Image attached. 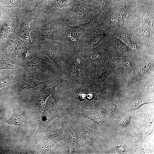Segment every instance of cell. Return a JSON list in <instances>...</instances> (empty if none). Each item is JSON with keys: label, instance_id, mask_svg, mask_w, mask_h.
<instances>
[{"label": "cell", "instance_id": "cell-1", "mask_svg": "<svg viewBox=\"0 0 154 154\" xmlns=\"http://www.w3.org/2000/svg\"><path fill=\"white\" fill-rule=\"evenodd\" d=\"M39 55L33 42L25 40L14 33L0 45V58L12 64L26 62Z\"/></svg>", "mask_w": 154, "mask_h": 154}, {"label": "cell", "instance_id": "cell-2", "mask_svg": "<svg viewBox=\"0 0 154 154\" xmlns=\"http://www.w3.org/2000/svg\"><path fill=\"white\" fill-rule=\"evenodd\" d=\"M15 64L22 66L28 76L38 81L53 80L59 82L64 80L59 68L46 56L41 58L38 55L29 61Z\"/></svg>", "mask_w": 154, "mask_h": 154}, {"label": "cell", "instance_id": "cell-3", "mask_svg": "<svg viewBox=\"0 0 154 154\" xmlns=\"http://www.w3.org/2000/svg\"><path fill=\"white\" fill-rule=\"evenodd\" d=\"M63 62L67 77L60 83V86L72 90L83 87L85 81V65L82 54L76 50L66 49Z\"/></svg>", "mask_w": 154, "mask_h": 154}, {"label": "cell", "instance_id": "cell-4", "mask_svg": "<svg viewBox=\"0 0 154 154\" xmlns=\"http://www.w3.org/2000/svg\"><path fill=\"white\" fill-rule=\"evenodd\" d=\"M84 62L85 79L83 87L102 92L101 84L111 71L105 62Z\"/></svg>", "mask_w": 154, "mask_h": 154}, {"label": "cell", "instance_id": "cell-5", "mask_svg": "<svg viewBox=\"0 0 154 154\" xmlns=\"http://www.w3.org/2000/svg\"><path fill=\"white\" fill-rule=\"evenodd\" d=\"M40 54L44 55L52 60L60 69L64 78L67 77L64 64L66 49L63 43L55 40H46L33 42Z\"/></svg>", "mask_w": 154, "mask_h": 154}, {"label": "cell", "instance_id": "cell-6", "mask_svg": "<svg viewBox=\"0 0 154 154\" xmlns=\"http://www.w3.org/2000/svg\"><path fill=\"white\" fill-rule=\"evenodd\" d=\"M90 22L72 26L62 19H58V27L65 48L70 50H76L78 42L82 35L89 27Z\"/></svg>", "mask_w": 154, "mask_h": 154}, {"label": "cell", "instance_id": "cell-7", "mask_svg": "<svg viewBox=\"0 0 154 154\" xmlns=\"http://www.w3.org/2000/svg\"><path fill=\"white\" fill-rule=\"evenodd\" d=\"M12 9L16 22L14 33L25 40L32 42L30 36L31 29L29 25L31 21L35 20L34 8L31 10L18 8Z\"/></svg>", "mask_w": 154, "mask_h": 154}, {"label": "cell", "instance_id": "cell-8", "mask_svg": "<svg viewBox=\"0 0 154 154\" xmlns=\"http://www.w3.org/2000/svg\"><path fill=\"white\" fill-rule=\"evenodd\" d=\"M90 13L85 0H72L70 9L60 19L71 26H77L88 22Z\"/></svg>", "mask_w": 154, "mask_h": 154}, {"label": "cell", "instance_id": "cell-9", "mask_svg": "<svg viewBox=\"0 0 154 154\" xmlns=\"http://www.w3.org/2000/svg\"><path fill=\"white\" fill-rule=\"evenodd\" d=\"M58 18H54L41 26L31 28L30 36L33 42L44 40H55L63 42L58 27Z\"/></svg>", "mask_w": 154, "mask_h": 154}, {"label": "cell", "instance_id": "cell-10", "mask_svg": "<svg viewBox=\"0 0 154 154\" xmlns=\"http://www.w3.org/2000/svg\"><path fill=\"white\" fill-rule=\"evenodd\" d=\"M105 62L110 69L120 79L126 82L134 69L135 61L127 58H110Z\"/></svg>", "mask_w": 154, "mask_h": 154}, {"label": "cell", "instance_id": "cell-11", "mask_svg": "<svg viewBox=\"0 0 154 154\" xmlns=\"http://www.w3.org/2000/svg\"><path fill=\"white\" fill-rule=\"evenodd\" d=\"M56 92L48 97L44 110L38 120L39 124L36 134L44 132L51 121L59 115L57 106L60 98Z\"/></svg>", "mask_w": 154, "mask_h": 154}, {"label": "cell", "instance_id": "cell-12", "mask_svg": "<svg viewBox=\"0 0 154 154\" xmlns=\"http://www.w3.org/2000/svg\"><path fill=\"white\" fill-rule=\"evenodd\" d=\"M135 61V67L126 83L133 84L154 74L153 58H141Z\"/></svg>", "mask_w": 154, "mask_h": 154}, {"label": "cell", "instance_id": "cell-13", "mask_svg": "<svg viewBox=\"0 0 154 154\" xmlns=\"http://www.w3.org/2000/svg\"><path fill=\"white\" fill-rule=\"evenodd\" d=\"M16 24L12 9H7L0 20V45L11 34L14 33Z\"/></svg>", "mask_w": 154, "mask_h": 154}, {"label": "cell", "instance_id": "cell-14", "mask_svg": "<svg viewBox=\"0 0 154 154\" xmlns=\"http://www.w3.org/2000/svg\"><path fill=\"white\" fill-rule=\"evenodd\" d=\"M36 0H0V6L5 9L23 8L31 10L37 5Z\"/></svg>", "mask_w": 154, "mask_h": 154}, {"label": "cell", "instance_id": "cell-15", "mask_svg": "<svg viewBox=\"0 0 154 154\" xmlns=\"http://www.w3.org/2000/svg\"><path fill=\"white\" fill-rule=\"evenodd\" d=\"M63 81H61L54 86L48 88H46V84H43L42 88L39 91L34 92L33 98L37 106L39 108H42L45 104L47 99L51 95L56 92V88Z\"/></svg>", "mask_w": 154, "mask_h": 154}, {"label": "cell", "instance_id": "cell-16", "mask_svg": "<svg viewBox=\"0 0 154 154\" xmlns=\"http://www.w3.org/2000/svg\"><path fill=\"white\" fill-rule=\"evenodd\" d=\"M54 81H55L53 80H48L44 81H38L35 78H31L25 72L21 80L12 86H15V87L17 88V90L19 92L34 88L40 85L47 84Z\"/></svg>", "mask_w": 154, "mask_h": 154}, {"label": "cell", "instance_id": "cell-17", "mask_svg": "<svg viewBox=\"0 0 154 154\" xmlns=\"http://www.w3.org/2000/svg\"><path fill=\"white\" fill-rule=\"evenodd\" d=\"M21 69H15L3 77L0 78V89L12 86L20 81L25 72Z\"/></svg>", "mask_w": 154, "mask_h": 154}, {"label": "cell", "instance_id": "cell-18", "mask_svg": "<svg viewBox=\"0 0 154 154\" xmlns=\"http://www.w3.org/2000/svg\"><path fill=\"white\" fill-rule=\"evenodd\" d=\"M79 138L77 131L74 126L66 125L62 138L65 142L77 148L79 145Z\"/></svg>", "mask_w": 154, "mask_h": 154}, {"label": "cell", "instance_id": "cell-19", "mask_svg": "<svg viewBox=\"0 0 154 154\" xmlns=\"http://www.w3.org/2000/svg\"><path fill=\"white\" fill-rule=\"evenodd\" d=\"M153 100L150 97L145 96L141 92L137 93L131 100L130 110H133L139 109L142 105L145 104H152Z\"/></svg>", "mask_w": 154, "mask_h": 154}, {"label": "cell", "instance_id": "cell-20", "mask_svg": "<svg viewBox=\"0 0 154 154\" xmlns=\"http://www.w3.org/2000/svg\"><path fill=\"white\" fill-rule=\"evenodd\" d=\"M80 116L88 118L99 125H102L104 121L100 113L96 110H81L78 112Z\"/></svg>", "mask_w": 154, "mask_h": 154}, {"label": "cell", "instance_id": "cell-21", "mask_svg": "<svg viewBox=\"0 0 154 154\" xmlns=\"http://www.w3.org/2000/svg\"><path fill=\"white\" fill-rule=\"evenodd\" d=\"M66 125V123L65 122L59 125L48 135V138L49 140H55L59 141L62 139Z\"/></svg>", "mask_w": 154, "mask_h": 154}, {"label": "cell", "instance_id": "cell-22", "mask_svg": "<svg viewBox=\"0 0 154 154\" xmlns=\"http://www.w3.org/2000/svg\"><path fill=\"white\" fill-rule=\"evenodd\" d=\"M24 121V118L22 114L13 108L12 115L5 122L10 125L22 126Z\"/></svg>", "mask_w": 154, "mask_h": 154}, {"label": "cell", "instance_id": "cell-23", "mask_svg": "<svg viewBox=\"0 0 154 154\" xmlns=\"http://www.w3.org/2000/svg\"><path fill=\"white\" fill-rule=\"evenodd\" d=\"M83 126L85 141L88 146L92 147L94 144V141L92 133L87 126L83 124Z\"/></svg>", "mask_w": 154, "mask_h": 154}, {"label": "cell", "instance_id": "cell-24", "mask_svg": "<svg viewBox=\"0 0 154 154\" xmlns=\"http://www.w3.org/2000/svg\"><path fill=\"white\" fill-rule=\"evenodd\" d=\"M21 67L10 64L5 60L0 58V70L4 69L15 70L21 69Z\"/></svg>", "mask_w": 154, "mask_h": 154}, {"label": "cell", "instance_id": "cell-25", "mask_svg": "<svg viewBox=\"0 0 154 154\" xmlns=\"http://www.w3.org/2000/svg\"><path fill=\"white\" fill-rule=\"evenodd\" d=\"M116 145L119 152L121 153H125L127 152L126 149L120 141H117L116 142Z\"/></svg>", "mask_w": 154, "mask_h": 154}, {"label": "cell", "instance_id": "cell-26", "mask_svg": "<svg viewBox=\"0 0 154 154\" xmlns=\"http://www.w3.org/2000/svg\"><path fill=\"white\" fill-rule=\"evenodd\" d=\"M131 119V117L130 116L125 117L121 120L120 123L123 127H126L129 124Z\"/></svg>", "mask_w": 154, "mask_h": 154}, {"label": "cell", "instance_id": "cell-27", "mask_svg": "<svg viewBox=\"0 0 154 154\" xmlns=\"http://www.w3.org/2000/svg\"><path fill=\"white\" fill-rule=\"evenodd\" d=\"M76 148L74 145H68V153L69 154H74L76 153Z\"/></svg>", "mask_w": 154, "mask_h": 154}, {"label": "cell", "instance_id": "cell-28", "mask_svg": "<svg viewBox=\"0 0 154 154\" xmlns=\"http://www.w3.org/2000/svg\"><path fill=\"white\" fill-rule=\"evenodd\" d=\"M87 94L85 93H82L77 96L78 99L80 100H84L87 98Z\"/></svg>", "mask_w": 154, "mask_h": 154}, {"label": "cell", "instance_id": "cell-29", "mask_svg": "<svg viewBox=\"0 0 154 154\" xmlns=\"http://www.w3.org/2000/svg\"><path fill=\"white\" fill-rule=\"evenodd\" d=\"M7 9H5L0 6V20Z\"/></svg>", "mask_w": 154, "mask_h": 154}]
</instances>
